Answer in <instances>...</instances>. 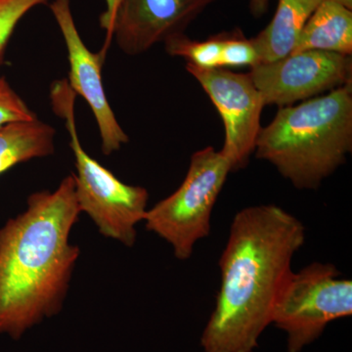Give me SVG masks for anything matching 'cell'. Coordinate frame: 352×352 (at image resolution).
I'll return each mask as SVG.
<instances>
[{"mask_svg":"<svg viewBox=\"0 0 352 352\" xmlns=\"http://www.w3.org/2000/svg\"><path fill=\"white\" fill-rule=\"evenodd\" d=\"M215 0H120L100 52L112 41L124 54H142L185 30Z\"/></svg>","mask_w":352,"mask_h":352,"instance_id":"obj_9","label":"cell"},{"mask_svg":"<svg viewBox=\"0 0 352 352\" xmlns=\"http://www.w3.org/2000/svg\"><path fill=\"white\" fill-rule=\"evenodd\" d=\"M54 127L36 119L12 122L0 129V175L17 164L55 151Z\"/></svg>","mask_w":352,"mask_h":352,"instance_id":"obj_13","label":"cell"},{"mask_svg":"<svg viewBox=\"0 0 352 352\" xmlns=\"http://www.w3.org/2000/svg\"><path fill=\"white\" fill-rule=\"evenodd\" d=\"M322 0H279L270 24L251 38L259 64L270 63L294 51L300 32Z\"/></svg>","mask_w":352,"mask_h":352,"instance_id":"obj_11","label":"cell"},{"mask_svg":"<svg viewBox=\"0 0 352 352\" xmlns=\"http://www.w3.org/2000/svg\"><path fill=\"white\" fill-rule=\"evenodd\" d=\"M249 74L264 105L287 107L352 83V58L327 51H300L256 65Z\"/></svg>","mask_w":352,"mask_h":352,"instance_id":"obj_7","label":"cell"},{"mask_svg":"<svg viewBox=\"0 0 352 352\" xmlns=\"http://www.w3.org/2000/svg\"><path fill=\"white\" fill-rule=\"evenodd\" d=\"M333 1L338 2V3L342 4V6L347 7L352 10V0H333Z\"/></svg>","mask_w":352,"mask_h":352,"instance_id":"obj_20","label":"cell"},{"mask_svg":"<svg viewBox=\"0 0 352 352\" xmlns=\"http://www.w3.org/2000/svg\"><path fill=\"white\" fill-rule=\"evenodd\" d=\"M119 1L120 0H105V10L102 12L100 18H99L100 27L105 32H107L109 25H110L111 21H112L113 14H115L116 8H117Z\"/></svg>","mask_w":352,"mask_h":352,"instance_id":"obj_18","label":"cell"},{"mask_svg":"<svg viewBox=\"0 0 352 352\" xmlns=\"http://www.w3.org/2000/svg\"><path fill=\"white\" fill-rule=\"evenodd\" d=\"M223 34L206 41H193L184 34H177L164 41V47L170 56L180 57L187 63L200 68H221Z\"/></svg>","mask_w":352,"mask_h":352,"instance_id":"obj_14","label":"cell"},{"mask_svg":"<svg viewBox=\"0 0 352 352\" xmlns=\"http://www.w3.org/2000/svg\"><path fill=\"white\" fill-rule=\"evenodd\" d=\"M258 64V52L252 39L245 38L240 32L223 34L221 68L251 67L252 69Z\"/></svg>","mask_w":352,"mask_h":352,"instance_id":"obj_16","label":"cell"},{"mask_svg":"<svg viewBox=\"0 0 352 352\" xmlns=\"http://www.w3.org/2000/svg\"><path fill=\"white\" fill-rule=\"evenodd\" d=\"M38 119L6 78H0V129L17 122Z\"/></svg>","mask_w":352,"mask_h":352,"instance_id":"obj_17","label":"cell"},{"mask_svg":"<svg viewBox=\"0 0 352 352\" xmlns=\"http://www.w3.org/2000/svg\"><path fill=\"white\" fill-rule=\"evenodd\" d=\"M231 171L221 152L210 146L199 150L175 193L147 210L146 229L166 241L176 258H191L197 243L210 235L212 210Z\"/></svg>","mask_w":352,"mask_h":352,"instance_id":"obj_5","label":"cell"},{"mask_svg":"<svg viewBox=\"0 0 352 352\" xmlns=\"http://www.w3.org/2000/svg\"><path fill=\"white\" fill-rule=\"evenodd\" d=\"M352 150V83L280 108L261 127L256 156L296 189L312 190L346 162Z\"/></svg>","mask_w":352,"mask_h":352,"instance_id":"obj_3","label":"cell"},{"mask_svg":"<svg viewBox=\"0 0 352 352\" xmlns=\"http://www.w3.org/2000/svg\"><path fill=\"white\" fill-rule=\"evenodd\" d=\"M53 111L64 120L74 153L76 173V196L80 212L94 220L99 232L119 241L126 247L136 242V226L144 221L149 194L144 187L120 182L83 149L76 129V94L66 78L55 80L50 87Z\"/></svg>","mask_w":352,"mask_h":352,"instance_id":"obj_4","label":"cell"},{"mask_svg":"<svg viewBox=\"0 0 352 352\" xmlns=\"http://www.w3.org/2000/svg\"><path fill=\"white\" fill-rule=\"evenodd\" d=\"M50 9L66 43L69 87L91 109L100 133L102 152L110 156L126 144L129 138L118 122L104 88L102 67L105 56L101 52H91L83 43L72 12L71 0H53Z\"/></svg>","mask_w":352,"mask_h":352,"instance_id":"obj_10","label":"cell"},{"mask_svg":"<svg viewBox=\"0 0 352 352\" xmlns=\"http://www.w3.org/2000/svg\"><path fill=\"white\" fill-rule=\"evenodd\" d=\"M305 241L302 222L276 205L235 214L220 256L214 309L201 333L204 352L254 351Z\"/></svg>","mask_w":352,"mask_h":352,"instance_id":"obj_1","label":"cell"},{"mask_svg":"<svg viewBox=\"0 0 352 352\" xmlns=\"http://www.w3.org/2000/svg\"><path fill=\"white\" fill-rule=\"evenodd\" d=\"M270 0H250V9L254 17H261L267 11Z\"/></svg>","mask_w":352,"mask_h":352,"instance_id":"obj_19","label":"cell"},{"mask_svg":"<svg viewBox=\"0 0 352 352\" xmlns=\"http://www.w3.org/2000/svg\"><path fill=\"white\" fill-rule=\"evenodd\" d=\"M80 212L71 175L55 191L32 194L0 229V335L20 340L61 311L80 252L69 243Z\"/></svg>","mask_w":352,"mask_h":352,"instance_id":"obj_2","label":"cell"},{"mask_svg":"<svg viewBox=\"0 0 352 352\" xmlns=\"http://www.w3.org/2000/svg\"><path fill=\"white\" fill-rule=\"evenodd\" d=\"M307 50L352 55L351 9L333 0H322L303 28L292 53Z\"/></svg>","mask_w":352,"mask_h":352,"instance_id":"obj_12","label":"cell"},{"mask_svg":"<svg viewBox=\"0 0 352 352\" xmlns=\"http://www.w3.org/2000/svg\"><path fill=\"white\" fill-rule=\"evenodd\" d=\"M48 0H0V66L9 41L20 21L30 11Z\"/></svg>","mask_w":352,"mask_h":352,"instance_id":"obj_15","label":"cell"},{"mask_svg":"<svg viewBox=\"0 0 352 352\" xmlns=\"http://www.w3.org/2000/svg\"><path fill=\"white\" fill-rule=\"evenodd\" d=\"M332 263H314L289 273L280 289L271 324L287 333L288 352H300L331 322L352 314V281Z\"/></svg>","mask_w":352,"mask_h":352,"instance_id":"obj_6","label":"cell"},{"mask_svg":"<svg viewBox=\"0 0 352 352\" xmlns=\"http://www.w3.org/2000/svg\"><path fill=\"white\" fill-rule=\"evenodd\" d=\"M186 69L204 88L223 122L226 138L220 152L230 162L232 171L245 168L254 152L265 106L251 76L188 63Z\"/></svg>","mask_w":352,"mask_h":352,"instance_id":"obj_8","label":"cell"}]
</instances>
